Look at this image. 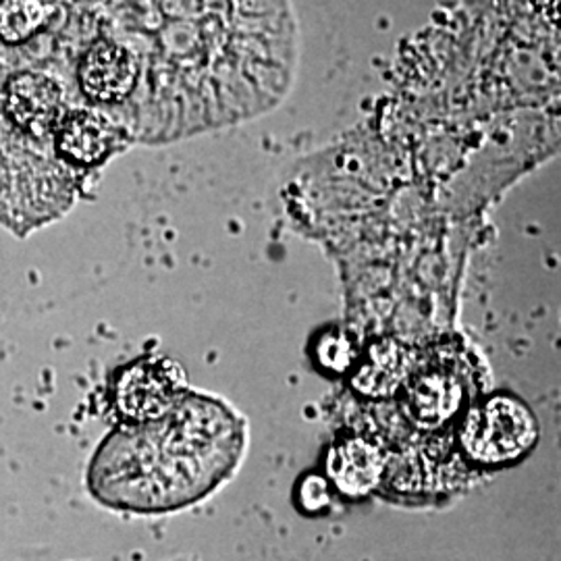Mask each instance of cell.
<instances>
[{"label": "cell", "mask_w": 561, "mask_h": 561, "mask_svg": "<svg viewBox=\"0 0 561 561\" xmlns=\"http://www.w3.org/2000/svg\"><path fill=\"white\" fill-rule=\"evenodd\" d=\"M219 426L210 403L181 398L161 419L113 433L92 461V493L134 512H167L201 500L221 477Z\"/></svg>", "instance_id": "cell-1"}, {"label": "cell", "mask_w": 561, "mask_h": 561, "mask_svg": "<svg viewBox=\"0 0 561 561\" xmlns=\"http://www.w3.org/2000/svg\"><path fill=\"white\" fill-rule=\"evenodd\" d=\"M73 192L67 164L0 113V221L15 231L53 221L69 208Z\"/></svg>", "instance_id": "cell-2"}, {"label": "cell", "mask_w": 561, "mask_h": 561, "mask_svg": "<svg viewBox=\"0 0 561 561\" xmlns=\"http://www.w3.org/2000/svg\"><path fill=\"white\" fill-rule=\"evenodd\" d=\"M539 439V424L526 403L495 396L472 408L461 424L460 443L470 460L502 466L520 460Z\"/></svg>", "instance_id": "cell-3"}, {"label": "cell", "mask_w": 561, "mask_h": 561, "mask_svg": "<svg viewBox=\"0 0 561 561\" xmlns=\"http://www.w3.org/2000/svg\"><path fill=\"white\" fill-rule=\"evenodd\" d=\"M181 398L178 368L150 358L125 368L115 387V405L121 416L134 424L161 419Z\"/></svg>", "instance_id": "cell-4"}, {"label": "cell", "mask_w": 561, "mask_h": 561, "mask_svg": "<svg viewBox=\"0 0 561 561\" xmlns=\"http://www.w3.org/2000/svg\"><path fill=\"white\" fill-rule=\"evenodd\" d=\"M4 115L20 131L44 140L55 134L60 121V88L57 81L23 71L4 88Z\"/></svg>", "instance_id": "cell-5"}, {"label": "cell", "mask_w": 561, "mask_h": 561, "mask_svg": "<svg viewBox=\"0 0 561 561\" xmlns=\"http://www.w3.org/2000/svg\"><path fill=\"white\" fill-rule=\"evenodd\" d=\"M463 403V387L454 373L424 370L403 389V412L421 428L433 431L451 421Z\"/></svg>", "instance_id": "cell-6"}, {"label": "cell", "mask_w": 561, "mask_h": 561, "mask_svg": "<svg viewBox=\"0 0 561 561\" xmlns=\"http://www.w3.org/2000/svg\"><path fill=\"white\" fill-rule=\"evenodd\" d=\"M83 94L94 102L123 101L136 85L138 67L131 55L113 42H94L80 65Z\"/></svg>", "instance_id": "cell-7"}, {"label": "cell", "mask_w": 561, "mask_h": 561, "mask_svg": "<svg viewBox=\"0 0 561 561\" xmlns=\"http://www.w3.org/2000/svg\"><path fill=\"white\" fill-rule=\"evenodd\" d=\"M327 470L341 493L350 497H364L381 484L387 470V456L377 443L352 437L331 449Z\"/></svg>", "instance_id": "cell-8"}, {"label": "cell", "mask_w": 561, "mask_h": 561, "mask_svg": "<svg viewBox=\"0 0 561 561\" xmlns=\"http://www.w3.org/2000/svg\"><path fill=\"white\" fill-rule=\"evenodd\" d=\"M55 144L65 161L96 164L111 150L113 129L101 117L85 111H76L59 121L55 129Z\"/></svg>", "instance_id": "cell-9"}, {"label": "cell", "mask_w": 561, "mask_h": 561, "mask_svg": "<svg viewBox=\"0 0 561 561\" xmlns=\"http://www.w3.org/2000/svg\"><path fill=\"white\" fill-rule=\"evenodd\" d=\"M405 377V352L396 341L375 343L352 377L354 389L373 400L396 393Z\"/></svg>", "instance_id": "cell-10"}, {"label": "cell", "mask_w": 561, "mask_h": 561, "mask_svg": "<svg viewBox=\"0 0 561 561\" xmlns=\"http://www.w3.org/2000/svg\"><path fill=\"white\" fill-rule=\"evenodd\" d=\"M50 20L44 0H0V41L21 44L36 36Z\"/></svg>", "instance_id": "cell-11"}, {"label": "cell", "mask_w": 561, "mask_h": 561, "mask_svg": "<svg viewBox=\"0 0 561 561\" xmlns=\"http://www.w3.org/2000/svg\"><path fill=\"white\" fill-rule=\"evenodd\" d=\"M319 360L322 362L324 368H331V370L350 368V364L354 360L352 343L340 335L324 337L319 343Z\"/></svg>", "instance_id": "cell-12"}, {"label": "cell", "mask_w": 561, "mask_h": 561, "mask_svg": "<svg viewBox=\"0 0 561 561\" xmlns=\"http://www.w3.org/2000/svg\"><path fill=\"white\" fill-rule=\"evenodd\" d=\"M301 503L306 510H321L329 503V486L321 477H308L301 484Z\"/></svg>", "instance_id": "cell-13"}]
</instances>
